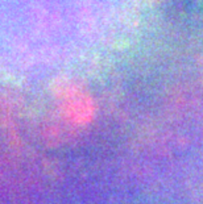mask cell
Returning <instances> with one entry per match:
<instances>
[{"mask_svg": "<svg viewBox=\"0 0 203 204\" xmlns=\"http://www.w3.org/2000/svg\"><path fill=\"white\" fill-rule=\"evenodd\" d=\"M174 7L185 24L203 30V0H174Z\"/></svg>", "mask_w": 203, "mask_h": 204, "instance_id": "cell-1", "label": "cell"}]
</instances>
